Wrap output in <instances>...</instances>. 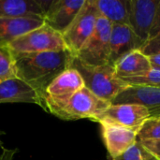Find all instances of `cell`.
Listing matches in <instances>:
<instances>
[{"label":"cell","mask_w":160,"mask_h":160,"mask_svg":"<svg viewBox=\"0 0 160 160\" xmlns=\"http://www.w3.org/2000/svg\"><path fill=\"white\" fill-rule=\"evenodd\" d=\"M143 42L129 25L112 23L110 38L109 65L114 67L121 58L133 51L141 50Z\"/></svg>","instance_id":"7c38bea8"},{"label":"cell","mask_w":160,"mask_h":160,"mask_svg":"<svg viewBox=\"0 0 160 160\" xmlns=\"http://www.w3.org/2000/svg\"><path fill=\"white\" fill-rule=\"evenodd\" d=\"M44 24L43 18L0 17V46H8L19 37Z\"/></svg>","instance_id":"2e32d148"},{"label":"cell","mask_w":160,"mask_h":160,"mask_svg":"<svg viewBox=\"0 0 160 160\" xmlns=\"http://www.w3.org/2000/svg\"><path fill=\"white\" fill-rule=\"evenodd\" d=\"M53 0H0V17L43 18Z\"/></svg>","instance_id":"9a60e30c"},{"label":"cell","mask_w":160,"mask_h":160,"mask_svg":"<svg viewBox=\"0 0 160 160\" xmlns=\"http://www.w3.org/2000/svg\"><path fill=\"white\" fill-rule=\"evenodd\" d=\"M33 103L42 108L39 94L19 78H12L0 82V104L2 103Z\"/></svg>","instance_id":"5bb4252c"},{"label":"cell","mask_w":160,"mask_h":160,"mask_svg":"<svg viewBox=\"0 0 160 160\" xmlns=\"http://www.w3.org/2000/svg\"><path fill=\"white\" fill-rule=\"evenodd\" d=\"M137 140H160V120L157 118H149L139 130Z\"/></svg>","instance_id":"7402d4cb"},{"label":"cell","mask_w":160,"mask_h":160,"mask_svg":"<svg viewBox=\"0 0 160 160\" xmlns=\"http://www.w3.org/2000/svg\"><path fill=\"white\" fill-rule=\"evenodd\" d=\"M69 68L79 72L83 81L84 87L98 98L111 103L120 92L128 86L116 76L114 67L109 64L100 67L88 66L72 55Z\"/></svg>","instance_id":"7a4b0ae2"},{"label":"cell","mask_w":160,"mask_h":160,"mask_svg":"<svg viewBox=\"0 0 160 160\" xmlns=\"http://www.w3.org/2000/svg\"><path fill=\"white\" fill-rule=\"evenodd\" d=\"M140 142L158 159L160 160V140H147V141H140Z\"/></svg>","instance_id":"cb8c5ba5"},{"label":"cell","mask_w":160,"mask_h":160,"mask_svg":"<svg viewBox=\"0 0 160 160\" xmlns=\"http://www.w3.org/2000/svg\"><path fill=\"white\" fill-rule=\"evenodd\" d=\"M16 77L34 88L43 98L48 85L69 68L72 54L68 51L14 55Z\"/></svg>","instance_id":"6da1fadb"},{"label":"cell","mask_w":160,"mask_h":160,"mask_svg":"<svg viewBox=\"0 0 160 160\" xmlns=\"http://www.w3.org/2000/svg\"><path fill=\"white\" fill-rule=\"evenodd\" d=\"M151 118L149 111L137 104H111V106L94 122L110 123L124 127L137 133L142 125Z\"/></svg>","instance_id":"52a82bcc"},{"label":"cell","mask_w":160,"mask_h":160,"mask_svg":"<svg viewBox=\"0 0 160 160\" xmlns=\"http://www.w3.org/2000/svg\"><path fill=\"white\" fill-rule=\"evenodd\" d=\"M7 47L14 55L67 50L63 36L45 23L19 37Z\"/></svg>","instance_id":"277c9868"},{"label":"cell","mask_w":160,"mask_h":160,"mask_svg":"<svg viewBox=\"0 0 160 160\" xmlns=\"http://www.w3.org/2000/svg\"><path fill=\"white\" fill-rule=\"evenodd\" d=\"M141 51L147 56L160 54V35L151 39H148L143 44Z\"/></svg>","instance_id":"603a6c76"},{"label":"cell","mask_w":160,"mask_h":160,"mask_svg":"<svg viewBox=\"0 0 160 160\" xmlns=\"http://www.w3.org/2000/svg\"><path fill=\"white\" fill-rule=\"evenodd\" d=\"M112 104H137L146 108L155 118L160 115V87L128 85L120 92Z\"/></svg>","instance_id":"9c48e42d"},{"label":"cell","mask_w":160,"mask_h":160,"mask_svg":"<svg viewBox=\"0 0 160 160\" xmlns=\"http://www.w3.org/2000/svg\"><path fill=\"white\" fill-rule=\"evenodd\" d=\"M99 124L105 146L112 159L124 154L137 141L138 133L134 130L110 123Z\"/></svg>","instance_id":"4fadbf2b"},{"label":"cell","mask_w":160,"mask_h":160,"mask_svg":"<svg viewBox=\"0 0 160 160\" xmlns=\"http://www.w3.org/2000/svg\"><path fill=\"white\" fill-rule=\"evenodd\" d=\"M16 153L17 149H3L0 154V160H12Z\"/></svg>","instance_id":"484cf974"},{"label":"cell","mask_w":160,"mask_h":160,"mask_svg":"<svg viewBox=\"0 0 160 160\" xmlns=\"http://www.w3.org/2000/svg\"><path fill=\"white\" fill-rule=\"evenodd\" d=\"M5 134V132L4 131H2V130H0V146H2V140H1V136L2 135H4Z\"/></svg>","instance_id":"83f0119b"},{"label":"cell","mask_w":160,"mask_h":160,"mask_svg":"<svg viewBox=\"0 0 160 160\" xmlns=\"http://www.w3.org/2000/svg\"><path fill=\"white\" fill-rule=\"evenodd\" d=\"M12 78H16L13 54L7 46H0V82Z\"/></svg>","instance_id":"d6986e66"},{"label":"cell","mask_w":160,"mask_h":160,"mask_svg":"<svg viewBox=\"0 0 160 160\" xmlns=\"http://www.w3.org/2000/svg\"><path fill=\"white\" fill-rule=\"evenodd\" d=\"M84 3L85 0H53L43 17L44 23L63 35Z\"/></svg>","instance_id":"8fae6325"},{"label":"cell","mask_w":160,"mask_h":160,"mask_svg":"<svg viewBox=\"0 0 160 160\" xmlns=\"http://www.w3.org/2000/svg\"><path fill=\"white\" fill-rule=\"evenodd\" d=\"M160 35V3L158 7V10H157V14H156V18H155V22L153 24V27L151 29L150 35H149V38L151 39L157 36Z\"/></svg>","instance_id":"d4e9b609"},{"label":"cell","mask_w":160,"mask_h":160,"mask_svg":"<svg viewBox=\"0 0 160 160\" xmlns=\"http://www.w3.org/2000/svg\"><path fill=\"white\" fill-rule=\"evenodd\" d=\"M100 14L95 0H85L82 9L62 35L67 50L75 56L93 34Z\"/></svg>","instance_id":"5b68a950"},{"label":"cell","mask_w":160,"mask_h":160,"mask_svg":"<svg viewBox=\"0 0 160 160\" xmlns=\"http://www.w3.org/2000/svg\"><path fill=\"white\" fill-rule=\"evenodd\" d=\"M111 104V102L98 98L86 87H83L67 101L48 107L46 112L65 121L80 119H90L94 121Z\"/></svg>","instance_id":"3957f363"},{"label":"cell","mask_w":160,"mask_h":160,"mask_svg":"<svg viewBox=\"0 0 160 160\" xmlns=\"http://www.w3.org/2000/svg\"><path fill=\"white\" fill-rule=\"evenodd\" d=\"M112 25V23L110 21L100 16L97 21L93 34L75 56L88 66L108 65Z\"/></svg>","instance_id":"8992f818"},{"label":"cell","mask_w":160,"mask_h":160,"mask_svg":"<svg viewBox=\"0 0 160 160\" xmlns=\"http://www.w3.org/2000/svg\"><path fill=\"white\" fill-rule=\"evenodd\" d=\"M121 80H123L128 85H144L160 87V70L151 68L150 70L142 75L124 78Z\"/></svg>","instance_id":"ffe728a7"},{"label":"cell","mask_w":160,"mask_h":160,"mask_svg":"<svg viewBox=\"0 0 160 160\" xmlns=\"http://www.w3.org/2000/svg\"><path fill=\"white\" fill-rule=\"evenodd\" d=\"M148 57H149V61H150L152 68L160 70V54H155V55H151Z\"/></svg>","instance_id":"4316f807"},{"label":"cell","mask_w":160,"mask_h":160,"mask_svg":"<svg viewBox=\"0 0 160 160\" xmlns=\"http://www.w3.org/2000/svg\"><path fill=\"white\" fill-rule=\"evenodd\" d=\"M155 118H157V119H158V120H160V115H159V116H158V117H155Z\"/></svg>","instance_id":"f1b7e54d"},{"label":"cell","mask_w":160,"mask_h":160,"mask_svg":"<svg viewBox=\"0 0 160 160\" xmlns=\"http://www.w3.org/2000/svg\"><path fill=\"white\" fill-rule=\"evenodd\" d=\"M160 0H130L129 26L143 42L148 40Z\"/></svg>","instance_id":"30bf717a"},{"label":"cell","mask_w":160,"mask_h":160,"mask_svg":"<svg viewBox=\"0 0 160 160\" xmlns=\"http://www.w3.org/2000/svg\"><path fill=\"white\" fill-rule=\"evenodd\" d=\"M151 68L149 57L141 50L129 52L114 65L116 76L120 79L139 76Z\"/></svg>","instance_id":"e0dca14e"},{"label":"cell","mask_w":160,"mask_h":160,"mask_svg":"<svg viewBox=\"0 0 160 160\" xmlns=\"http://www.w3.org/2000/svg\"><path fill=\"white\" fill-rule=\"evenodd\" d=\"M84 87L83 81L74 68H68L58 75L46 88L42 98V109L67 101L76 92Z\"/></svg>","instance_id":"ba28073f"},{"label":"cell","mask_w":160,"mask_h":160,"mask_svg":"<svg viewBox=\"0 0 160 160\" xmlns=\"http://www.w3.org/2000/svg\"><path fill=\"white\" fill-rule=\"evenodd\" d=\"M112 160H158L149 150H147L140 141L129 147L124 154Z\"/></svg>","instance_id":"44dd1931"},{"label":"cell","mask_w":160,"mask_h":160,"mask_svg":"<svg viewBox=\"0 0 160 160\" xmlns=\"http://www.w3.org/2000/svg\"><path fill=\"white\" fill-rule=\"evenodd\" d=\"M101 17L113 24H129L130 0H95Z\"/></svg>","instance_id":"ac0fdd59"}]
</instances>
